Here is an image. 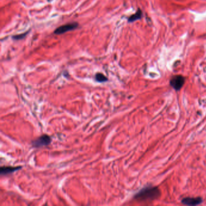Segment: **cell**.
<instances>
[{
  "mask_svg": "<svg viewBox=\"0 0 206 206\" xmlns=\"http://www.w3.org/2000/svg\"><path fill=\"white\" fill-rule=\"evenodd\" d=\"M78 25L79 24L78 22H71L65 25H63L59 27L58 28H57L54 32V33L56 35H61L63 33H65L67 32L71 31L76 29L78 27Z\"/></svg>",
  "mask_w": 206,
  "mask_h": 206,
  "instance_id": "4",
  "label": "cell"
},
{
  "mask_svg": "<svg viewBox=\"0 0 206 206\" xmlns=\"http://www.w3.org/2000/svg\"><path fill=\"white\" fill-rule=\"evenodd\" d=\"M202 199L201 197L190 198L186 197L182 200V202L186 205H197L201 204Z\"/></svg>",
  "mask_w": 206,
  "mask_h": 206,
  "instance_id": "5",
  "label": "cell"
},
{
  "mask_svg": "<svg viewBox=\"0 0 206 206\" xmlns=\"http://www.w3.org/2000/svg\"><path fill=\"white\" fill-rule=\"evenodd\" d=\"M161 195V192L157 187H146L140 190L134 196V198L140 201H153Z\"/></svg>",
  "mask_w": 206,
  "mask_h": 206,
  "instance_id": "1",
  "label": "cell"
},
{
  "mask_svg": "<svg viewBox=\"0 0 206 206\" xmlns=\"http://www.w3.org/2000/svg\"><path fill=\"white\" fill-rule=\"evenodd\" d=\"M186 79L182 75H175L170 80L171 86L176 91H179L183 86Z\"/></svg>",
  "mask_w": 206,
  "mask_h": 206,
  "instance_id": "2",
  "label": "cell"
},
{
  "mask_svg": "<svg viewBox=\"0 0 206 206\" xmlns=\"http://www.w3.org/2000/svg\"><path fill=\"white\" fill-rule=\"evenodd\" d=\"M51 141V137L47 134H44L34 140L32 142V145L35 148H39L48 145Z\"/></svg>",
  "mask_w": 206,
  "mask_h": 206,
  "instance_id": "3",
  "label": "cell"
},
{
  "mask_svg": "<svg viewBox=\"0 0 206 206\" xmlns=\"http://www.w3.org/2000/svg\"><path fill=\"white\" fill-rule=\"evenodd\" d=\"M21 169V166L12 167V166H3L1 167L0 169V174L1 175H5L12 174L19 169Z\"/></svg>",
  "mask_w": 206,
  "mask_h": 206,
  "instance_id": "6",
  "label": "cell"
},
{
  "mask_svg": "<svg viewBox=\"0 0 206 206\" xmlns=\"http://www.w3.org/2000/svg\"><path fill=\"white\" fill-rule=\"evenodd\" d=\"M29 33V32H25V33H22V34H20V35H15V36H14L12 37V38L14 40H22L23 38L25 37V36H26V35H27V33Z\"/></svg>",
  "mask_w": 206,
  "mask_h": 206,
  "instance_id": "9",
  "label": "cell"
},
{
  "mask_svg": "<svg viewBox=\"0 0 206 206\" xmlns=\"http://www.w3.org/2000/svg\"><path fill=\"white\" fill-rule=\"evenodd\" d=\"M95 78H96V80L99 82H105L107 81V80H108L107 78L105 75H104L102 73H97L96 74Z\"/></svg>",
  "mask_w": 206,
  "mask_h": 206,
  "instance_id": "8",
  "label": "cell"
},
{
  "mask_svg": "<svg viewBox=\"0 0 206 206\" xmlns=\"http://www.w3.org/2000/svg\"><path fill=\"white\" fill-rule=\"evenodd\" d=\"M143 17V12L140 9H138L134 14L132 15L127 19V21L129 22H133L137 20H139L142 18Z\"/></svg>",
  "mask_w": 206,
  "mask_h": 206,
  "instance_id": "7",
  "label": "cell"
}]
</instances>
